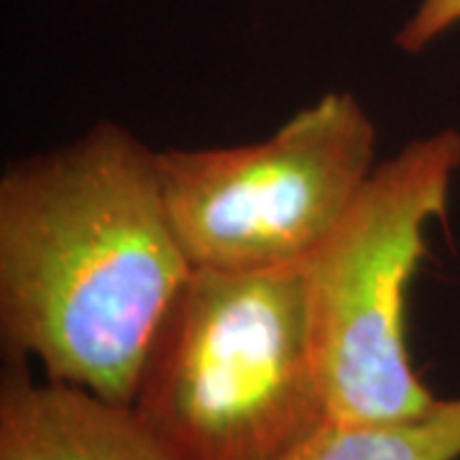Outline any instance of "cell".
Returning a JSON list of instances; mask_svg holds the SVG:
<instances>
[{"instance_id": "4", "label": "cell", "mask_w": 460, "mask_h": 460, "mask_svg": "<svg viewBox=\"0 0 460 460\" xmlns=\"http://www.w3.org/2000/svg\"><path fill=\"white\" fill-rule=\"evenodd\" d=\"M376 126L353 93H325L269 138L159 151L166 208L192 269L302 266L374 172Z\"/></svg>"}, {"instance_id": "7", "label": "cell", "mask_w": 460, "mask_h": 460, "mask_svg": "<svg viewBox=\"0 0 460 460\" xmlns=\"http://www.w3.org/2000/svg\"><path fill=\"white\" fill-rule=\"evenodd\" d=\"M456 23H460V0H420L417 11L396 33V47L407 54H420Z\"/></svg>"}, {"instance_id": "6", "label": "cell", "mask_w": 460, "mask_h": 460, "mask_svg": "<svg viewBox=\"0 0 460 460\" xmlns=\"http://www.w3.org/2000/svg\"><path fill=\"white\" fill-rule=\"evenodd\" d=\"M277 460H460V396L407 420L328 417Z\"/></svg>"}, {"instance_id": "1", "label": "cell", "mask_w": 460, "mask_h": 460, "mask_svg": "<svg viewBox=\"0 0 460 460\" xmlns=\"http://www.w3.org/2000/svg\"><path fill=\"white\" fill-rule=\"evenodd\" d=\"M192 274L159 151L118 123L26 156L0 180L5 358L131 404L169 305Z\"/></svg>"}, {"instance_id": "2", "label": "cell", "mask_w": 460, "mask_h": 460, "mask_svg": "<svg viewBox=\"0 0 460 460\" xmlns=\"http://www.w3.org/2000/svg\"><path fill=\"white\" fill-rule=\"evenodd\" d=\"M133 410L180 460H277L328 420L302 266L192 269Z\"/></svg>"}, {"instance_id": "5", "label": "cell", "mask_w": 460, "mask_h": 460, "mask_svg": "<svg viewBox=\"0 0 460 460\" xmlns=\"http://www.w3.org/2000/svg\"><path fill=\"white\" fill-rule=\"evenodd\" d=\"M0 460H180L133 404L66 381H33L8 358L0 376Z\"/></svg>"}, {"instance_id": "3", "label": "cell", "mask_w": 460, "mask_h": 460, "mask_svg": "<svg viewBox=\"0 0 460 460\" xmlns=\"http://www.w3.org/2000/svg\"><path fill=\"white\" fill-rule=\"evenodd\" d=\"M458 169L453 128L407 144L374 166L341 223L302 263L332 420H407L438 404L410 361L407 289L428 251V223L445 213Z\"/></svg>"}]
</instances>
